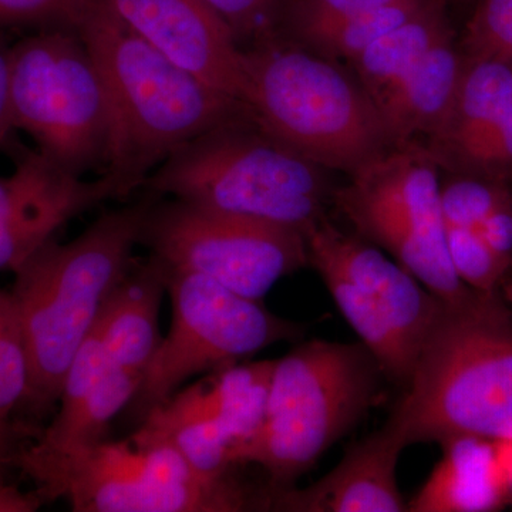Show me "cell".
Returning a JSON list of instances; mask_svg holds the SVG:
<instances>
[{"mask_svg":"<svg viewBox=\"0 0 512 512\" xmlns=\"http://www.w3.org/2000/svg\"><path fill=\"white\" fill-rule=\"evenodd\" d=\"M511 187L470 175L450 174L441 181V211L446 224L478 228L495 205L508 195Z\"/></svg>","mask_w":512,"mask_h":512,"instance_id":"obj_27","label":"cell"},{"mask_svg":"<svg viewBox=\"0 0 512 512\" xmlns=\"http://www.w3.org/2000/svg\"><path fill=\"white\" fill-rule=\"evenodd\" d=\"M148 45L247 106L245 50L202 0H99Z\"/></svg>","mask_w":512,"mask_h":512,"instance_id":"obj_15","label":"cell"},{"mask_svg":"<svg viewBox=\"0 0 512 512\" xmlns=\"http://www.w3.org/2000/svg\"><path fill=\"white\" fill-rule=\"evenodd\" d=\"M29 386L28 353L18 312L10 291L0 289V434L10 414L26 402Z\"/></svg>","mask_w":512,"mask_h":512,"instance_id":"obj_25","label":"cell"},{"mask_svg":"<svg viewBox=\"0 0 512 512\" xmlns=\"http://www.w3.org/2000/svg\"><path fill=\"white\" fill-rule=\"evenodd\" d=\"M37 494L64 498L76 512H238L266 510L237 478L201 476L183 454L138 429L104 440L33 474Z\"/></svg>","mask_w":512,"mask_h":512,"instance_id":"obj_7","label":"cell"},{"mask_svg":"<svg viewBox=\"0 0 512 512\" xmlns=\"http://www.w3.org/2000/svg\"><path fill=\"white\" fill-rule=\"evenodd\" d=\"M10 47L0 39V146H6L12 137V114L9 101Z\"/></svg>","mask_w":512,"mask_h":512,"instance_id":"obj_33","label":"cell"},{"mask_svg":"<svg viewBox=\"0 0 512 512\" xmlns=\"http://www.w3.org/2000/svg\"><path fill=\"white\" fill-rule=\"evenodd\" d=\"M126 195L111 174L87 181L39 150L25 154L0 177V271L15 272L66 222Z\"/></svg>","mask_w":512,"mask_h":512,"instance_id":"obj_14","label":"cell"},{"mask_svg":"<svg viewBox=\"0 0 512 512\" xmlns=\"http://www.w3.org/2000/svg\"><path fill=\"white\" fill-rule=\"evenodd\" d=\"M477 231L485 244L508 272L512 271V194L495 205L490 214L478 225Z\"/></svg>","mask_w":512,"mask_h":512,"instance_id":"obj_31","label":"cell"},{"mask_svg":"<svg viewBox=\"0 0 512 512\" xmlns=\"http://www.w3.org/2000/svg\"><path fill=\"white\" fill-rule=\"evenodd\" d=\"M444 228L448 256L460 281L474 291L504 295L510 272L485 244L477 228L446 222Z\"/></svg>","mask_w":512,"mask_h":512,"instance_id":"obj_26","label":"cell"},{"mask_svg":"<svg viewBox=\"0 0 512 512\" xmlns=\"http://www.w3.org/2000/svg\"><path fill=\"white\" fill-rule=\"evenodd\" d=\"M90 0H0V28L74 29Z\"/></svg>","mask_w":512,"mask_h":512,"instance_id":"obj_30","label":"cell"},{"mask_svg":"<svg viewBox=\"0 0 512 512\" xmlns=\"http://www.w3.org/2000/svg\"><path fill=\"white\" fill-rule=\"evenodd\" d=\"M245 60L255 123L313 163L353 174L392 148L375 101L325 57L276 33Z\"/></svg>","mask_w":512,"mask_h":512,"instance_id":"obj_5","label":"cell"},{"mask_svg":"<svg viewBox=\"0 0 512 512\" xmlns=\"http://www.w3.org/2000/svg\"><path fill=\"white\" fill-rule=\"evenodd\" d=\"M2 440H3V436H2V434H0V446H2Z\"/></svg>","mask_w":512,"mask_h":512,"instance_id":"obj_35","label":"cell"},{"mask_svg":"<svg viewBox=\"0 0 512 512\" xmlns=\"http://www.w3.org/2000/svg\"><path fill=\"white\" fill-rule=\"evenodd\" d=\"M463 53L454 35L431 47L376 107L392 147L419 143L436 130L447 113L463 72Z\"/></svg>","mask_w":512,"mask_h":512,"instance_id":"obj_20","label":"cell"},{"mask_svg":"<svg viewBox=\"0 0 512 512\" xmlns=\"http://www.w3.org/2000/svg\"><path fill=\"white\" fill-rule=\"evenodd\" d=\"M168 271V269H167ZM173 319L127 409L141 423L188 379L245 362L301 328L207 276L168 271Z\"/></svg>","mask_w":512,"mask_h":512,"instance_id":"obj_11","label":"cell"},{"mask_svg":"<svg viewBox=\"0 0 512 512\" xmlns=\"http://www.w3.org/2000/svg\"><path fill=\"white\" fill-rule=\"evenodd\" d=\"M464 59L512 62V0H478L463 39Z\"/></svg>","mask_w":512,"mask_h":512,"instance_id":"obj_28","label":"cell"},{"mask_svg":"<svg viewBox=\"0 0 512 512\" xmlns=\"http://www.w3.org/2000/svg\"><path fill=\"white\" fill-rule=\"evenodd\" d=\"M167 288V268L156 256L128 269L96 322L111 365L143 375L163 339L158 325Z\"/></svg>","mask_w":512,"mask_h":512,"instance_id":"obj_18","label":"cell"},{"mask_svg":"<svg viewBox=\"0 0 512 512\" xmlns=\"http://www.w3.org/2000/svg\"><path fill=\"white\" fill-rule=\"evenodd\" d=\"M141 377L111 365L94 325L64 377L55 419L19 454L20 468L32 477L107 440L111 421L127 409Z\"/></svg>","mask_w":512,"mask_h":512,"instance_id":"obj_16","label":"cell"},{"mask_svg":"<svg viewBox=\"0 0 512 512\" xmlns=\"http://www.w3.org/2000/svg\"><path fill=\"white\" fill-rule=\"evenodd\" d=\"M276 360L208 373L151 410L140 430L173 444L201 476L231 474V456L261 426Z\"/></svg>","mask_w":512,"mask_h":512,"instance_id":"obj_13","label":"cell"},{"mask_svg":"<svg viewBox=\"0 0 512 512\" xmlns=\"http://www.w3.org/2000/svg\"><path fill=\"white\" fill-rule=\"evenodd\" d=\"M228 26L238 43L276 35L291 0H202Z\"/></svg>","mask_w":512,"mask_h":512,"instance_id":"obj_29","label":"cell"},{"mask_svg":"<svg viewBox=\"0 0 512 512\" xmlns=\"http://www.w3.org/2000/svg\"><path fill=\"white\" fill-rule=\"evenodd\" d=\"M392 2L394 0H291L288 9L305 15L333 18L366 12Z\"/></svg>","mask_w":512,"mask_h":512,"instance_id":"obj_32","label":"cell"},{"mask_svg":"<svg viewBox=\"0 0 512 512\" xmlns=\"http://www.w3.org/2000/svg\"><path fill=\"white\" fill-rule=\"evenodd\" d=\"M387 423L406 446L512 440V311L501 293L441 301Z\"/></svg>","mask_w":512,"mask_h":512,"instance_id":"obj_2","label":"cell"},{"mask_svg":"<svg viewBox=\"0 0 512 512\" xmlns=\"http://www.w3.org/2000/svg\"><path fill=\"white\" fill-rule=\"evenodd\" d=\"M143 187L210 210L305 232L333 198L325 168L266 133L254 119L207 131L170 154Z\"/></svg>","mask_w":512,"mask_h":512,"instance_id":"obj_4","label":"cell"},{"mask_svg":"<svg viewBox=\"0 0 512 512\" xmlns=\"http://www.w3.org/2000/svg\"><path fill=\"white\" fill-rule=\"evenodd\" d=\"M308 264L383 375L406 386L441 299L369 241L320 218L305 232Z\"/></svg>","mask_w":512,"mask_h":512,"instance_id":"obj_9","label":"cell"},{"mask_svg":"<svg viewBox=\"0 0 512 512\" xmlns=\"http://www.w3.org/2000/svg\"><path fill=\"white\" fill-rule=\"evenodd\" d=\"M450 174L470 175L512 185V89L503 109L488 121L480 137L451 165Z\"/></svg>","mask_w":512,"mask_h":512,"instance_id":"obj_24","label":"cell"},{"mask_svg":"<svg viewBox=\"0 0 512 512\" xmlns=\"http://www.w3.org/2000/svg\"><path fill=\"white\" fill-rule=\"evenodd\" d=\"M380 375L362 343L309 340L276 360L264 421L231 456L256 464L269 491L293 487L376 402Z\"/></svg>","mask_w":512,"mask_h":512,"instance_id":"obj_6","label":"cell"},{"mask_svg":"<svg viewBox=\"0 0 512 512\" xmlns=\"http://www.w3.org/2000/svg\"><path fill=\"white\" fill-rule=\"evenodd\" d=\"M103 77L111 134L106 173L128 194L175 150L222 124L254 119L231 99L178 66L90 0L74 25Z\"/></svg>","mask_w":512,"mask_h":512,"instance_id":"obj_1","label":"cell"},{"mask_svg":"<svg viewBox=\"0 0 512 512\" xmlns=\"http://www.w3.org/2000/svg\"><path fill=\"white\" fill-rule=\"evenodd\" d=\"M10 114L40 153L77 175L106 167L111 116L103 77L82 37L52 28L10 46Z\"/></svg>","mask_w":512,"mask_h":512,"instance_id":"obj_8","label":"cell"},{"mask_svg":"<svg viewBox=\"0 0 512 512\" xmlns=\"http://www.w3.org/2000/svg\"><path fill=\"white\" fill-rule=\"evenodd\" d=\"M436 0H394L389 5L353 13L322 16L286 10L284 22L296 43L330 59H355L390 30L413 19Z\"/></svg>","mask_w":512,"mask_h":512,"instance_id":"obj_22","label":"cell"},{"mask_svg":"<svg viewBox=\"0 0 512 512\" xmlns=\"http://www.w3.org/2000/svg\"><path fill=\"white\" fill-rule=\"evenodd\" d=\"M443 458L410 501L412 512H484L503 508L507 473L495 441L457 437L444 441Z\"/></svg>","mask_w":512,"mask_h":512,"instance_id":"obj_19","label":"cell"},{"mask_svg":"<svg viewBox=\"0 0 512 512\" xmlns=\"http://www.w3.org/2000/svg\"><path fill=\"white\" fill-rule=\"evenodd\" d=\"M440 168L424 144L392 147L350 174L333 201L359 237L389 252L441 301L471 291L460 281L446 244Z\"/></svg>","mask_w":512,"mask_h":512,"instance_id":"obj_10","label":"cell"},{"mask_svg":"<svg viewBox=\"0 0 512 512\" xmlns=\"http://www.w3.org/2000/svg\"><path fill=\"white\" fill-rule=\"evenodd\" d=\"M511 89V60L464 59L450 107L424 144L440 170H450L480 137L488 121L503 109Z\"/></svg>","mask_w":512,"mask_h":512,"instance_id":"obj_21","label":"cell"},{"mask_svg":"<svg viewBox=\"0 0 512 512\" xmlns=\"http://www.w3.org/2000/svg\"><path fill=\"white\" fill-rule=\"evenodd\" d=\"M153 202L107 212L67 244L52 238L13 272L10 295L28 353L26 402L37 409L59 400L74 356L133 265L131 255Z\"/></svg>","mask_w":512,"mask_h":512,"instance_id":"obj_3","label":"cell"},{"mask_svg":"<svg viewBox=\"0 0 512 512\" xmlns=\"http://www.w3.org/2000/svg\"><path fill=\"white\" fill-rule=\"evenodd\" d=\"M451 35L454 33L446 12V0H436L350 60L357 82L376 104L431 47Z\"/></svg>","mask_w":512,"mask_h":512,"instance_id":"obj_23","label":"cell"},{"mask_svg":"<svg viewBox=\"0 0 512 512\" xmlns=\"http://www.w3.org/2000/svg\"><path fill=\"white\" fill-rule=\"evenodd\" d=\"M140 244L168 271L207 276L254 301L308 264L305 237L296 229L180 200L151 204Z\"/></svg>","mask_w":512,"mask_h":512,"instance_id":"obj_12","label":"cell"},{"mask_svg":"<svg viewBox=\"0 0 512 512\" xmlns=\"http://www.w3.org/2000/svg\"><path fill=\"white\" fill-rule=\"evenodd\" d=\"M42 500L37 493H25L15 485L0 484V512L37 511Z\"/></svg>","mask_w":512,"mask_h":512,"instance_id":"obj_34","label":"cell"},{"mask_svg":"<svg viewBox=\"0 0 512 512\" xmlns=\"http://www.w3.org/2000/svg\"><path fill=\"white\" fill-rule=\"evenodd\" d=\"M406 443L384 424L346 451L338 466L311 487L268 490V510L293 512L409 511L397 484Z\"/></svg>","mask_w":512,"mask_h":512,"instance_id":"obj_17","label":"cell"}]
</instances>
